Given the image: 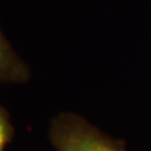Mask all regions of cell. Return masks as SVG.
Listing matches in <instances>:
<instances>
[{
  "mask_svg": "<svg viewBox=\"0 0 151 151\" xmlns=\"http://www.w3.org/2000/svg\"><path fill=\"white\" fill-rule=\"evenodd\" d=\"M30 78V70L0 28V84H22Z\"/></svg>",
  "mask_w": 151,
  "mask_h": 151,
  "instance_id": "2",
  "label": "cell"
},
{
  "mask_svg": "<svg viewBox=\"0 0 151 151\" xmlns=\"http://www.w3.org/2000/svg\"><path fill=\"white\" fill-rule=\"evenodd\" d=\"M49 139L56 151H127L125 143L103 133L83 116L63 112L52 120Z\"/></svg>",
  "mask_w": 151,
  "mask_h": 151,
  "instance_id": "1",
  "label": "cell"
},
{
  "mask_svg": "<svg viewBox=\"0 0 151 151\" xmlns=\"http://www.w3.org/2000/svg\"><path fill=\"white\" fill-rule=\"evenodd\" d=\"M15 134L10 115L7 109L0 105V151H5Z\"/></svg>",
  "mask_w": 151,
  "mask_h": 151,
  "instance_id": "3",
  "label": "cell"
}]
</instances>
